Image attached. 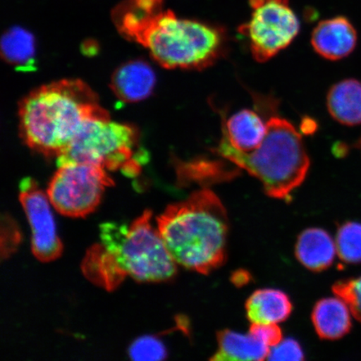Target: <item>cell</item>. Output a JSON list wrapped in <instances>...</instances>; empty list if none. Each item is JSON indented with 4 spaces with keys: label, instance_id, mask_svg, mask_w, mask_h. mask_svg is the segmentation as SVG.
<instances>
[{
    "label": "cell",
    "instance_id": "1",
    "mask_svg": "<svg viewBox=\"0 0 361 361\" xmlns=\"http://www.w3.org/2000/svg\"><path fill=\"white\" fill-rule=\"evenodd\" d=\"M111 16L121 35L146 48L166 69L202 71L214 65L225 51L222 30L180 19L164 10V0H123Z\"/></svg>",
    "mask_w": 361,
    "mask_h": 361
},
{
    "label": "cell",
    "instance_id": "2",
    "mask_svg": "<svg viewBox=\"0 0 361 361\" xmlns=\"http://www.w3.org/2000/svg\"><path fill=\"white\" fill-rule=\"evenodd\" d=\"M19 118L26 146L58 158L85 123L110 116L87 83L67 79L42 85L23 99Z\"/></svg>",
    "mask_w": 361,
    "mask_h": 361
},
{
    "label": "cell",
    "instance_id": "3",
    "mask_svg": "<svg viewBox=\"0 0 361 361\" xmlns=\"http://www.w3.org/2000/svg\"><path fill=\"white\" fill-rule=\"evenodd\" d=\"M157 228L176 263L202 274L222 266L227 255L229 222L225 207L210 189L170 204Z\"/></svg>",
    "mask_w": 361,
    "mask_h": 361
},
{
    "label": "cell",
    "instance_id": "4",
    "mask_svg": "<svg viewBox=\"0 0 361 361\" xmlns=\"http://www.w3.org/2000/svg\"><path fill=\"white\" fill-rule=\"evenodd\" d=\"M266 125L265 137L255 150L238 152L222 137L213 152L258 179L269 197L288 200L303 183L310 157L301 134L290 121L273 116Z\"/></svg>",
    "mask_w": 361,
    "mask_h": 361
},
{
    "label": "cell",
    "instance_id": "5",
    "mask_svg": "<svg viewBox=\"0 0 361 361\" xmlns=\"http://www.w3.org/2000/svg\"><path fill=\"white\" fill-rule=\"evenodd\" d=\"M146 210L130 225L108 223L101 228L105 247L123 276L138 282H165L177 274L178 264L170 255Z\"/></svg>",
    "mask_w": 361,
    "mask_h": 361
},
{
    "label": "cell",
    "instance_id": "6",
    "mask_svg": "<svg viewBox=\"0 0 361 361\" xmlns=\"http://www.w3.org/2000/svg\"><path fill=\"white\" fill-rule=\"evenodd\" d=\"M139 133L128 124L110 118L94 119L85 123L64 153L57 158L65 162H85L107 171L121 170L128 177L141 171L146 154L137 152Z\"/></svg>",
    "mask_w": 361,
    "mask_h": 361
},
{
    "label": "cell",
    "instance_id": "7",
    "mask_svg": "<svg viewBox=\"0 0 361 361\" xmlns=\"http://www.w3.org/2000/svg\"><path fill=\"white\" fill-rule=\"evenodd\" d=\"M58 166L47 195L54 209L70 218H85L93 213L106 188L114 185L102 166L76 161Z\"/></svg>",
    "mask_w": 361,
    "mask_h": 361
},
{
    "label": "cell",
    "instance_id": "8",
    "mask_svg": "<svg viewBox=\"0 0 361 361\" xmlns=\"http://www.w3.org/2000/svg\"><path fill=\"white\" fill-rule=\"evenodd\" d=\"M251 19L240 26L255 60L268 61L288 47L299 33L300 24L288 0H250Z\"/></svg>",
    "mask_w": 361,
    "mask_h": 361
},
{
    "label": "cell",
    "instance_id": "9",
    "mask_svg": "<svg viewBox=\"0 0 361 361\" xmlns=\"http://www.w3.org/2000/svg\"><path fill=\"white\" fill-rule=\"evenodd\" d=\"M20 202L30 224L34 256L45 263L57 259L63 245L47 193L39 189L34 179L26 178L20 184Z\"/></svg>",
    "mask_w": 361,
    "mask_h": 361
},
{
    "label": "cell",
    "instance_id": "10",
    "mask_svg": "<svg viewBox=\"0 0 361 361\" xmlns=\"http://www.w3.org/2000/svg\"><path fill=\"white\" fill-rule=\"evenodd\" d=\"M357 40V31L344 16L319 22L311 36L314 51L329 61L342 60L350 56Z\"/></svg>",
    "mask_w": 361,
    "mask_h": 361
},
{
    "label": "cell",
    "instance_id": "11",
    "mask_svg": "<svg viewBox=\"0 0 361 361\" xmlns=\"http://www.w3.org/2000/svg\"><path fill=\"white\" fill-rule=\"evenodd\" d=\"M156 74L146 61L125 63L117 68L111 80V88L120 101L134 103L146 100L154 90Z\"/></svg>",
    "mask_w": 361,
    "mask_h": 361
},
{
    "label": "cell",
    "instance_id": "12",
    "mask_svg": "<svg viewBox=\"0 0 361 361\" xmlns=\"http://www.w3.org/2000/svg\"><path fill=\"white\" fill-rule=\"evenodd\" d=\"M296 259L305 268L322 272L331 267L337 255L336 241L322 228H307L295 243Z\"/></svg>",
    "mask_w": 361,
    "mask_h": 361
},
{
    "label": "cell",
    "instance_id": "13",
    "mask_svg": "<svg viewBox=\"0 0 361 361\" xmlns=\"http://www.w3.org/2000/svg\"><path fill=\"white\" fill-rule=\"evenodd\" d=\"M223 137L230 146L241 152L255 150L263 141L267 125L254 111L242 110L230 118H223Z\"/></svg>",
    "mask_w": 361,
    "mask_h": 361
},
{
    "label": "cell",
    "instance_id": "14",
    "mask_svg": "<svg viewBox=\"0 0 361 361\" xmlns=\"http://www.w3.org/2000/svg\"><path fill=\"white\" fill-rule=\"evenodd\" d=\"M351 311L341 298H326L315 304L311 319L320 338L335 341L349 333Z\"/></svg>",
    "mask_w": 361,
    "mask_h": 361
},
{
    "label": "cell",
    "instance_id": "15",
    "mask_svg": "<svg viewBox=\"0 0 361 361\" xmlns=\"http://www.w3.org/2000/svg\"><path fill=\"white\" fill-rule=\"evenodd\" d=\"M245 310L251 324H279L290 317L293 305L282 290L262 288L248 297Z\"/></svg>",
    "mask_w": 361,
    "mask_h": 361
},
{
    "label": "cell",
    "instance_id": "16",
    "mask_svg": "<svg viewBox=\"0 0 361 361\" xmlns=\"http://www.w3.org/2000/svg\"><path fill=\"white\" fill-rule=\"evenodd\" d=\"M218 349L212 356L214 361L267 360L270 347L250 332L245 334L223 329L216 333Z\"/></svg>",
    "mask_w": 361,
    "mask_h": 361
},
{
    "label": "cell",
    "instance_id": "17",
    "mask_svg": "<svg viewBox=\"0 0 361 361\" xmlns=\"http://www.w3.org/2000/svg\"><path fill=\"white\" fill-rule=\"evenodd\" d=\"M327 108L342 125L361 124V81L347 79L334 85L328 92Z\"/></svg>",
    "mask_w": 361,
    "mask_h": 361
},
{
    "label": "cell",
    "instance_id": "18",
    "mask_svg": "<svg viewBox=\"0 0 361 361\" xmlns=\"http://www.w3.org/2000/svg\"><path fill=\"white\" fill-rule=\"evenodd\" d=\"M0 54L4 61L16 69L34 71L36 55L34 35L22 27H11L2 35Z\"/></svg>",
    "mask_w": 361,
    "mask_h": 361
},
{
    "label": "cell",
    "instance_id": "19",
    "mask_svg": "<svg viewBox=\"0 0 361 361\" xmlns=\"http://www.w3.org/2000/svg\"><path fill=\"white\" fill-rule=\"evenodd\" d=\"M235 171H226L221 162L211 161H195L183 166L180 164L178 168L179 179L182 182L215 183L233 177Z\"/></svg>",
    "mask_w": 361,
    "mask_h": 361
},
{
    "label": "cell",
    "instance_id": "20",
    "mask_svg": "<svg viewBox=\"0 0 361 361\" xmlns=\"http://www.w3.org/2000/svg\"><path fill=\"white\" fill-rule=\"evenodd\" d=\"M337 255L347 264L361 262V224L348 222L343 224L336 238Z\"/></svg>",
    "mask_w": 361,
    "mask_h": 361
},
{
    "label": "cell",
    "instance_id": "21",
    "mask_svg": "<svg viewBox=\"0 0 361 361\" xmlns=\"http://www.w3.org/2000/svg\"><path fill=\"white\" fill-rule=\"evenodd\" d=\"M130 358L135 361H159L168 356V350L159 338L153 336L139 337L128 350Z\"/></svg>",
    "mask_w": 361,
    "mask_h": 361
},
{
    "label": "cell",
    "instance_id": "22",
    "mask_svg": "<svg viewBox=\"0 0 361 361\" xmlns=\"http://www.w3.org/2000/svg\"><path fill=\"white\" fill-rule=\"evenodd\" d=\"M336 296L348 305L352 314L361 322V276L337 282L333 287Z\"/></svg>",
    "mask_w": 361,
    "mask_h": 361
},
{
    "label": "cell",
    "instance_id": "23",
    "mask_svg": "<svg viewBox=\"0 0 361 361\" xmlns=\"http://www.w3.org/2000/svg\"><path fill=\"white\" fill-rule=\"evenodd\" d=\"M21 241L20 228L10 216L4 215L1 224V256L7 259L17 250Z\"/></svg>",
    "mask_w": 361,
    "mask_h": 361
},
{
    "label": "cell",
    "instance_id": "24",
    "mask_svg": "<svg viewBox=\"0 0 361 361\" xmlns=\"http://www.w3.org/2000/svg\"><path fill=\"white\" fill-rule=\"evenodd\" d=\"M269 360H304L305 353L299 342L288 338L270 348Z\"/></svg>",
    "mask_w": 361,
    "mask_h": 361
},
{
    "label": "cell",
    "instance_id": "25",
    "mask_svg": "<svg viewBox=\"0 0 361 361\" xmlns=\"http://www.w3.org/2000/svg\"><path fill=\"white\" fill-rule=\"evenodd\" d=\"M250 332L270 348L283 340V332L278 324H252Z\"/></svg>",
    "mask_w": 361,
    "mask_h": 361
},
{
    "label": "cell",
    "instance_id": "26",
    "mask_svg": "<svg viewBox=\"0 0 361 361\" xmlns=\"http://www.w3.org/2000/svg\"><path fill=\"white\" fill-rule=\"evenodd\" d=\"M250 281V274L245 270L236 271L232 276V282L238 287L245 286Z\"/></svg>",
    "mask_w": 361,
    "mask_h": 361
},
{
    "label": "cell",
    "instance_id": "27",
    "mask_svg": "<svg viewBox=\"0 0 361 361\" xmlns=\"http://www.w3.org/2000/svg\"><path fill=\"white\" fill-rule=\"evenodd\" d=\"M356 147H357V148H359L361 152V137H360V139L359 140L357 144H356Z\"/></svg>",
    "mask_w": 361,
    "mask_h": 361
}]
</instances>
